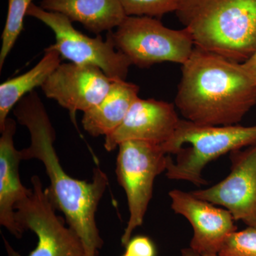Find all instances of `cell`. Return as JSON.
Segmentation results:
<instances>
[{"instance_id": "1", "label": "cell", "mask_w": 256, "mask_h": 256, "mask_svg": "<svg viewBox=\"0 0 256 256\" xmlns=\"http://www.w3.org/2000/svg\"><path fill=\"white\" fill-rule=\"evenodd\" d=\"M14 114L28 128L30 146L20 150L22 160L36 159L44 166L50 186L46 188L56 208L63 212L66 223L82 240L85 256H98L104 244L96 214L108 178L100 168L94 170L90 182L80 181L64 171L56 152V132L45 106L35 90L16 104Z\"/></svg>"}, {"instance_id": "2", "label": "cell", "mask_w": 256, "mask_h": 256, "mask_svg": "<svg viewBox=\"0 0 256 256\" xmlns=\"http://www.w3.org/2000/svg\"><path fill=\"white\" fill-rule=\"evenodd\" d=\"M174 104L194 124H237L256 105V82L242 63L195 46L182 65Z\"/></svg>"}, {"instance_id": "3", "label": "cell", "mask_w": 256, "mask_h": 256, "mask_svg": "<svg viewBox=\"0 0 256 256\" xmlns=\"http://www.w3.org/2000/svg\"><path fill=\"white\" fill-rule=\"evenodd\" d=\"M175 13L198 48L238 63L256 52V0H180Z\"/></svg>"}, {"instance_id": "4", "label": "cell", "mask_w": 256, "mask_h": 256, "mask_svg": "<svg viewBox=\"0 0 256 256\" xmlns=\"http://www.w3.org/2000/svg\"><path fill=\"white\" fill-rule=\"evenodd\" d=\"M256 142V124L210 126L180 120L172 137L162 146L168 154L166 176L196 186L208 184L202 172L210 162Z\"/></svg>"}, {"instance_id": "5", "label": "cell", "mask_w": 256, "mask_h": 256, "mask_svg": "<svg viewBox=\"0 0 256 256\" xmlns=\"http://www.w3.org/2000/svg\"><path fill=\"white\" fill-rule=\"evenodd\" d=\"M110 33L117 50L140 68L164 62L182 65L195 47L186 28H166L158 18L150 16H128Z\"/></svg>"}, {"instance_id": "6", "label": "cell", "mask_w": 256, "mask_h": 256, "mask_svg": "<svg viewBox=\"0 0 256 256\" xmlns=\"http://www.w3.org/2000/svg\"><path fill=\"white\" fill-rule=\"evenodd\" d=\"M116 162L118 181L127 196L129 220L121 242L126 246L134 230L144 220L158 175L166 171L168 154L160 144L127 140L118 146Z\"/></svg>"}, {"instance_id": "7", "label": "cell", "mask_w": 256, "mask_h": 256, "mask_svg": "<svg viewBox=\"0 0 256 256\" xmlns=\"http://www.w3.org/2000/svg\"><path fill=\"white\" fill-rule=\"evenodd\" d=\"M28 16L40 20L54 32L56 42L50 47L57 50L62 58L98 67L112 80H126L132 64L117 50L110 32L106 41L100 35L92 38L76 30L64 14L46 11L34 3L28 8Z\"/></svg>"}, {"instance_id": "8", "label": "cell", "mask_w": 256, "mask_h": 256, "mask_svg": "<svg viewBox=\"0 0 256 256\" xmlns=\"http://www.w3.org/2000/svg\"><path fill=\"white\" fill-rule=\"evenodd\" d=\"M31 181L32 194L14 206L18 227L23 232L30 229L38 238L36 248L28 256H85L82 240L56 214V207L40 178L34 175ZM9 252L11 256H20L11 249Z\"/></svg>"}, {"instance_id": "9", "label": "cell", "mask_w": 256, "mask_h": 256, "mask_svg": "<svg viewBox=\"0 0 256 256\" xmlns=\"http://www.w3.org/2000/svg\"><path fill=\"white\" fill-rule=\"evenodd\" d=\"M230 154V174L210 188L192 193L224 207L236 220L256 228V142Z\"/></svg>"}, {"instance_id": "10", "label": "cell", "mask_w": 256, "mask_h": 256, "mask_svg": "<svg viewBox=\"0 0 256 256\" xmlns=\"http://www.w3.org/2000/svg\"><path fill=\"white\" fill-rule=\"evenodd\" d=\"M112 79L94 66L60 64L42 89L46 98L67 109L73 120L77 111L86 112L105 98Z\"/></svg>"}, {"instance_id": "11", "label": "cell", "mask_w": 256, "mask_h": 256, "mask_svg": "<svg viewBox=\"0 0 256 256\" xmlns=\"http://www.w3.org/2000/svg\"><path fill=\"white\" fill-rule=\"evenodd\" d=\"M169 196L174 213L183 216L193 227L190 248L200 255H218L226 238L237 230L232 214L192 192L174 190Z\"/></svg>"}, {"instance_id": "12", "label": "cell", "mask_w": 256, "mask_h": 256, "mask_svg": "<svg viewBox=\"0 0 256 256\" xmlns=\"http://www.w3.org/2000/svg\"><path fill=\"white\" fill-rule=\"evenodd\" d=\"M174 104L138 98L121 124L105 137L104 148L112 151L127 140H142L162 146L172 137L180 122Z\"/></svg>"}, {"instance_id": "13", "label": "cell", "mask_w": 256, "mask_h": 256, "mask_svg": "<svg viewBox=\"0 0 256 256\" xmlns=\"http://www.w3.org/2000/svg\"><path fill=\"white\" fill-rule=\"evenodd\" d=\"M16 129V122L10 118L0 128V224L21 238L24 232L15 220L14 206L30 196L33 190L25 188L20 180L18 166L22 160L14 146Z\"/></svg>"}, {"instance_id": "14", "label": "cell", "mask_w": 256, "mask_h": 256, "mask_svg": "<svg viewBox=\"0 0 256 256\" xmlns=\"http://www.w3.org/2000/svg\"><path fill=\"white\" fill-rule=\"evenodd\" d=\"M40 6L82 24L97 36L118 28L128 16L120 0H42Z\"/></svg>"}, {"instance_id": "15", "label": "cell", "mask_w": 256, "mask_h": 256, "mask_svg": "<svg viewBox=\"0 0 256 256\" xmlns=\"http://www.w3.org/2000/svg\"><path fill=\"white\" fill-rule=\"evenodd\" d=\"M140 87L124 80H114L105 98L84 112L82 126L92 137L107 136L124 122L139 96Z\"/></svg>"}, {"instance_id": "16", "label": "cell", "mask_w": 256, "mask_h": 256, "mask_svg": "<svg viewBox=\"0 0 256 256\" xmlns=\"http://www.w3.org/2000/svg\"><path fill=\"white\" fill-rule=\"evenodd\" d=\"M62 56L57 50H45L44 55L33 68L0 85V128L8 118V114L24 96L42 87L52 74L62 64Z\"/></svg>"}, {"instance_id": "17", "label": "cell", "mask_w": 256, "mask_h": 256, "mask_svg": "<svg viewBox=\"0 0 256 256\" xmlns=\"http://www.w3.org/2000/svg\"><path fill=\"white\" fill-rule=\"evenodd\" d=\"M33 0H8V14L0 50V70L24 28V21Z\"/></svg>"}, {"instance_id": "18", "label": "cell", "mask_w": 256, "mask_h": 256, "mask_svg": "<svg viewBox=\"0 0 256 256\" xmlns=\"http://www.w3.org/2000/svg\"><path fill=\"white\" fill-rule=\"evenodd\" d=\"M127 16H150L160 18L175 12L180 0H120Z\"/></svg>"}, {"instance_id": "19", "label": "cell", "mask_w": 256, "mask_h": 256, "mask_svg": "<svg viewBox=\"0 0 256 256\" xmlns=\"http://www.w3.org/2000/svg\"><path fill=\"white\" fill-rule=\"evenodd\" d=\"M218 256H256V228L248 227L226 238Z\"/></svg>"}, {"instance_id": "20", "label": "cell", "mask_w": 256, "mask_h": 256, "mask_svg": "<svg viewBox=\"0 0 256 256\" xmlns=\"http://www.w3.org/2000/svg\"><path fill=\"white\" fill-rule=\"evenodd\" d=\"M126 254L130 256H156L154 244L146 236H136L131 238L126 245Z\"/></svg>"}, {"instance_id": "21", "label": "cell", "mask_w": 256, "mask_h": 256, "mask_svg": "<svg viewBox=\"0 0 256 256\" xmlns=\"http://www.w3.org/2000/svg\"><path fill=\"white\" fill-rule=\"evenodd\" d=\"M242 65L256 82V52L248 60L242 63Z\"/></svg>"}, {"instance_id": "22", "label": "cell", "mask_w": 256, "mask_h": 256, "mask_svg": "<svg viewBox=\"0 0 256 256\" xmlns=\"http://www.w3.org/2000/svg\"><path fill=\"white\" fill-rule=\"evenodd\" d=\"M182 256H203L200 255V254H197V252H194L190 248H184L181 252Z\"/></svg>"}, {"instance_id": "23", "label": "cell", "mask_w": 256, "mask_h": 256, "mask_svg": "<svg viewBox=\"0 0 256 256\" xmlns=\"http://www.w3.org/2000/svg\"><path fill=\"white\" fill-rule=\"evenodd\" d=\"M122 256H130L128 255V254H124V255Z\"/></svg>"}]
</instances>
